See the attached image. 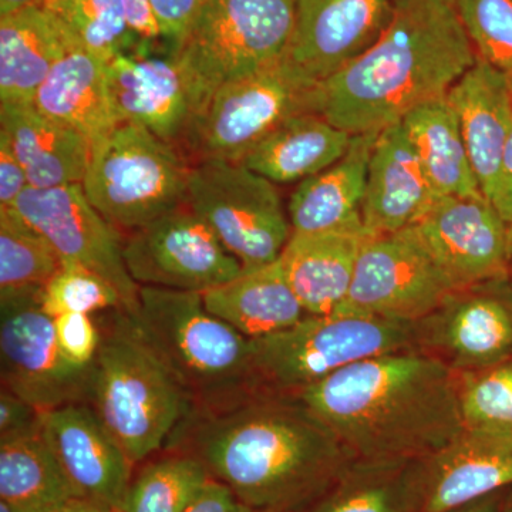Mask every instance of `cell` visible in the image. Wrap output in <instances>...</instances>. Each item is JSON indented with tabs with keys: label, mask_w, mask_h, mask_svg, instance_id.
Segmentation results:
<instances>
[{
	"label": "cell",
	"mask_w": 512,
	"mask_h": 512,
	"mask_svg": "<svg viewBox=\"0 0 512 512\" xmlns=\"http://www.w3.org/2000/svg\"><path fill=\"white\" fill-rule=\"evenodd\" d=\"M171 440L258 512L315 503L355 461L298 394L259 392L191 413Z\"/></svg>",
	"instance_id": "obj_1"
},
{
	"label": "cell",
	"mask_w": 512,
	"mask_h": 512,
	"mask_svg": "<svg viewBox=\"0 0 512 512\" xmlns=\"http://www.w3.org/2000/svg\"><path fill=\"white\" fill-rule=\"evenodd\" d=\"M296 394L355 460H420L466 426L456 373L417 350L353 363Z\"/></svg>",
	"instance_id": "obj_2"
},
{
	"label": "cell",
	"mask_w": 512,
	"mask_h": 512,
	"mask_svg": "<svg viewBox=\"0 0 512 512\" xmlns=\"http://www.w3.org/2000/svg\"><path fill=\"white\" fill-rule=\"evenodd\" d=\"M456 9L444 0H394L375 45L318 84L313 111L350 136L380 133L440 97L477 62Z\"/></svg>",
	"instance_id": "obj_3"
},
{
	"label": "cell",
	"mask_w": 512,
	"mask_h": 512,
	"mask_svg": "<svg viewBox=\"0 0 512 512\" xmlns=\"http://www.w3.org/2000/svg\"><path fill=\"white\" fill-rule=\"evenodd\" d=\"M100 332L89 404L137 464L170 443L190 399L130 313L117 309Z\"/></svg>",
	"instance_id": "obj_4"
},
{
	"label": "cell",
	"mask_w": 512,
	"mask_h": 512,
	"mask_svg": "<svg viewBox=\"0 0 512 512\" xmlns=\"http://www.w3.org/2000/svg\"><path fill=\"white\" fill-rule=\"evenodd\" d=\"M134 319L187 393L191 413L261 392L252 339L212 315L202 293L140 286Z\"/></svg>",
	"instance_id": "obj_5"
},
{
	"label": "cell",
	"mask_w": 512,
	"mask_h": 512,
	"mask_svg": "<svg viewBox=\"0 0 512 512\" xmlns=\"http://www.w3.org/2000/svg\"><path fill=\"white\" fill-rule=\"evenodd\" d=\"M261 392H302L353 363L416 350V325L362 313L308 315L291 328L252 339Z\"/></svg>",
	"instance_id": "obj_6"
},
{
	"label": "cell",
	"mask_w": 512,
	"mask_h": 512,
	"mask_svg": "<svg viewBox=\"0 0 512 512\" xmlns=\"http://www.w3.org/2000/svg\"><path fill=\"white\" fill-rule=\"evenodd\" d=\"M191 168L180 148L120 123L92 147L82 185L113 227L133 232L187 202Z\"/></svg>",
	"instance_id": "obj_7"
},
{
	"label": "cell",
	"mask_w": 512,
	"mask_h": 512,
	"mask_svg": "<svg viewBox=\"0 0 512 512\" xmlns=\"http://www.w3.org/2000/svg\"><path fill=\"white\" fill-rule=\"evenodd\" d=\"M293 23L295 0H207L171 53L205 107L225 83L279 62Z\"/></svg>",
	"instance_id": "obj_8"
},
{
	"label": "cell",
	"mask_w": 512,
	"mask_h": 512,
	"mask_svg": "<svg viewBox=\"0 0 512 512\" xmlns=\"http://www.w3.org/2000/svg\"><path fill=\"white\" fill-rule=\"evenodd\" d=\"M316 87L284 57L259 72L225 83L205 104L181 150L194 158V164L241 163L284 121L313 111Z\"/></svg>",
	"instance_id": "obj_9"
},
{
	"label": "cell",
	"mask_w": 512,
	"mask_h": 512,
	"mask_svg": "<svg viewBox=\"0 0 512 512\" xmlns=\"http://www.w3.org/2000/svg\"><path fill=\"white\" fill-rule=\"evenodd\" d=\"M187 204L244 271L278 261L292 235L274 183L241 163L192 164Z\"/></svg>",
	"instance_id": "obj_10"
},
{
	"label": "cell",
	"mask_w": 512,
	"mask_h": 512,
	"mask_svg": "<svg viewBox=\"0 0 512 512\" xmlns=\"http://www.w3.org/2000/svg\"><path fill=\"white\" fill-rule=\"evenodd\" d=\"M454 291L416 228H406L367 235L348 298L338 311L414 323Z\"/></svg>",
	"instance_id": "obj_11"
},
{
	"label": "cell",
	"mask_w": 512,
	"mask_h": 512,
	"mask_svg": "<svg viewBox=\"0 0 512 512\" xmlns=\"http://www.w3.org/2000/svg\"><path fill=\"white\" fill-rule=\"evenodd\" d=\"M40 296L0 301L2 387L39 412L89 403L92 366L73 365L57 345L55 322Z\"/></svg>",
	"instance_id": "obj_12"
},
{
	"label": "cell",
	"mask_w": 512,
	"mask_h": 512,
	"mask_svg": "<svg viewBox=\"0 0 512 512\" xmlns=\"http://www.w3.org/2000/svg\"><path fill=\"white\" fill-rule=\"evenodd\" d=\"M123 255L138 286L173 291L204 293L244 272L187 202L131 232Z\"/></svg>",
	"instance_id": "obj_13"
},
{
	"label": "cell",
	"mask_w": 512,
	"mask_h": 512,
	"mask_svg": "<svg viewBox=\"0 0 512 512\" xmlns=\"http://www.w3.org/2000/svg\"><path fill=\"white\" fill-rule=\"evenodd\" d=\"M12 210L49 242L62 265L103 276L119 291L124 311L136 315L140 286L128 272L119 229L93 207L82 184L28 187Z\"/></svg>",
	"instance_id": "obj_14"
},
{
	"label": "cell",
	"mask_w": 512,
	"mask_h": 512,
	"mask_svg": "<svg viewBox=\"0 0 512 512\" xmlns=\"http://www.w3.org/2000/svg\"><path fill=\"white\" fill-rule=\"evenodd\" d=\"M416 325V350L456 375L495 365L512 352V286L508 279L458 289Z\"/></svg>",
	"instance_id": "obj_15"
},
{
	"label": "cell",
	"mask_w": 512,
	"mask_h": 512,
	"mask_svg": "<svg viewBox=\"0 0 512 512\" xmlns=\"http://www.w3.org/2000/svg\"><path fill=\"white\" fill-rule=\"evenodd\" d=\"M414 228L456 291L507 278L512 227L484 195L439 197Z\"/></svg>",
	"instance_id": "obj_16"
},
{
	"label": "cell",
	"mask_w": 512,
	"mask_h": 512,
	"mask_svg": "<svg viewBox=\"0 0 512 512\" xmlns=\"http://www.w3.org/2000/svg\"><path fill=\"white\" fill-rule=\"evenodd\" d=\"M512 485V431L468 427L413 461V512H451Z\"/></svg>",
	"instance_id": "obj_17"
},
{
	"label": "cell",
	"mask_w": 512,
	"mask_h": 512,
	"mask_svg": "<svg viewBox=\"0 0 512 512\" xmlns=\"http://www.w3.org/2000/svg\"><path fill=\"white\" fill-rule=\"evenodd\" d=\"M394 0H295L284 59L319 84L370 49L392 22Z\"/></svg>",
	"instance_id": "obj_18"
},
{
	"label": "cell",
	"mask_w": 512,
	"mask_h": 512,
	"mask_svg": "<svg viewBox=\"0 0 512 512\" xmlns=\"http://www.w3.org/2000/svg\"><path fill=\"white\" fill-rule=\"evenodd\" d=\"M107 73L120 123L147 128L181 150L204 106L173 53H124L107 63Z\"/></svg>",
	"instance_id": "obj_19"
},
{
	"label": "cell",
	"mask_w": 512,
	"mask_h": 512,
	"mask_svg": "<svg viewBox=\"0 0 512 512\" xmlns=\"http://www.w3.org/2000/svg\"><path fill=\"white\" fill-rule=\"evenodd\" d=\"M42 433L77 500L119 511L133 463L93 407L74 403L42 413Z\"/></svg>",
	"instance_id": "obj_20"
},
{
	"label": "cell",
	"mask_w": 512,
	"mask_h": 512,
	"mask_svg": "<svg viewBox=\"0 0 512 512\" xmlns=\"http://www.w3.org/2000/svg\"><path fill=\"white\" fill-rule=\"evenodd\" d=\"M437 198L402 123L380 131L370 157L362 207L367 234L414 227Z\"/></svg>",
	"instance_id": "obj_21"
},
{
	"label": "cell",
	"mask_w": 512,
	"mask_h": 512,
	"mask_svg": "<svg viewBox=\"0 0 512 512\" xmlns=\"http://www.w3.org/2000/svg\"><path fill=\"white\" fill-rule=\"evenodd\" d=\"M481 192L493 200L512 127V79L477 59L448 90Z\"/></svg>",
	"instance_id": "obj_22"
},
{
	"label": "cell",
	"mask_w": 512,
	"mask_h": 512,
	"mask_svg": "<svg viewBox=\"0 0 512 512\" xmlns=\"http://www.w3.org/2000/svg\"><path fill=\"white\" fill-rule=\"evenodd\" d=\"M76 39L53 10L32 5L0 16V103L28 104Z\"/></svg>",
	"instance_id": "obj_23"
},
{
	"label": "cell",
	"mask_w": 512,
	"mask_h": 512,
	"mask_svg": "<svg viewBox=\"0 0 512 512\" xmlns=\"http://www.w3.org/2000/svg\"><path fill=\"white\" fill-rule=\"evenodd\" d=\"M367 235L365 229L292 232L279 262L309 315H329L346 301Z\"/></svg>",
	"instance_id": "obj_24"
},
{
	"label": "cell",
	"mask_w": 512,
	"mask_h": 512,
	"mask_svg": "<svg viewBox=\"0 0 512 512\" xmlns=\"http://www.w3.org/2000/svg\"><path fill=\"white\" fill-rule=\"evenodd\" d=\"M0 137L28 175L29 187L82 184L92 146L73 128L50 119L35 104L0 103Z\"/></svg>",
	"instance_id": "obj_25"
},
{
	"label": "cell",
	"mask_w": 512,
	"mask_h": 512,
	"mask_svg": "<svg viewBox=\"0 0 512 512\" xmlns=\"http://www.w3.org/2000/svg\"><path fill=\"white\" fill-rule=\"evenodd\" d=\"M377 136L379 133L353 136L345 156L299 183L288 205L292 232L365 229L362 207Z\"/></svg>",
	"instance_id": "obj_26"
},
{
	"label": "cell",
	"mask_w": 512,
	"mask_h": 512,
	"mask_svg": "<svg viewBox=\"0 0 512 512\" xmlns=\"http://www.w3.org/2000/svg\"><path fill=\"white\" fill-rule=\"evenodd\" d=\"M33 104L50 119L79 131L92 147L120 124L107 63L82 46L73 47L53 66Z\"/></svg>",
	"instance_id": "obj_27"
},
{
	"label": "cell",
	"mask_w": 512,
	"mask_h": 512,
	"mask_svg": "<svg viewBox=\"0 0 512 512\" xmlns=\"http://www.w3.org/2000/svg\"><path fill=\"white\" fill-rule=\"evenodd\" d=\"M202 299L212 315L249 339L282 332L309 315L289 285L279 259L208 289Z\"/></svg>",
	"instance_id": "obj_28"
},
{
	"label": "cell",
	"mask_w": 512,
	"mask_h": 512,
	"mask_svg": "<svg viewBox=\"0 0 512 512\" xmlns=\"http://www.w3.org/2000/svg\"><path fill=\"white\" fill-rule=\"evenodd\" d=\"M352 137L313 111L275 128L241 164L276 184L303 181L345 156Z\"/></svg>",
	"instance_id": "obj_29"
},
{
	"label": "cell",
	"mask_w": 512,
	"mask_h": 512,
	"mask_svg": "<svg viewBox=\"0 0 512 512\" xmlns=\"http://www.w3.org/2000/svg\"><path fill=\"white\" fill-rule=\"evenodd\" d=\"M402 126L437 197L483 195L456 111L446 96L410 111Z\"/></svg>",
	"instance_id": "obj_30"
},
{
	"label": "cell",
	"mask_w": 512,
	"mask_h": 512,
	"mask_svg": "<svg viewBox=\"0 0 512 512\" xmlns=\"http://www.w3.org/2000/svg\"><path fill=\"white\" fill-rule=\"evenodd\" d=\"M72 485L43 436L0 440V501L13 512H57L76 501Z\"/></svg>",
	"instance_id": "obj_31"
},
{
	"label": "cell",
	"mask_w": 512,
	"mask_h": 512,
	"mask_svg": "<svg viewBox=\"0 0 512 512\" xmlns=\"http://www.w3.org/2000/svg\"><path fill=\"white\" fill-rule=\"evenodd\" d=\"M412 464L355 460L311 512H413Z\"/></svg>",
	"instance_id": "obj_32"
},
{
	"label": "cell",
	"mask_w": 512,
	"mask_h": 512,
	"mask_svg": "<svg viewBox=\"0 0 512 512\" xmlns=\"http://www.w3.org/2000/svg\"><path fill=\"white\" fill-rule=\"evenodd\" d=\"M60 268L49 242L18 212L0 211V301L42 295Z\"/></svg>",
	"instance_id": "obj_33"
},
{
	"label": "cell",
	"mask_w": 512,
	"mask_h": 512,
	"mask_svg": "<svg viewBox=\"0 0 512 512\" xmlns=\"http://www.w3.org/2000/svg\"><path fill=\"white\" fill-rule=\"evenodd\" d=\"M211 478L191 454L161 458L131 480L119 512H185Z\"/></svg>",
	"instance_id": "obj_34"
},
{
	"label": "cell",
	"mask_w": 512,
	"mask_h": 512,
	"mask_svg": "<svg viewBox=\"0 0 512 512\" xmlns=\"http://www.w3.org/2000/svg\"><path fill=\"white\" fill-rule=\"evenodd\" d=\"M46 8L59 16L79 46L103 62L130 53L138 39L121 0H55Z\"/></svg>",
	"instance_id": "obj_35"
},
{
	"label": "cell",
	"mask_w": 512,
	"mask_h": 512,
	"mask_svg": "<svg viewBox=\"0 0 512 512\" xmlns=\"http://www.w3.org/2000/svg\"><path fill=\"white\" fill-rule=\"evenodd\" d=\"M457 382L466 426L512 431V352L495 365L457 375Z\"/></svg>",
	"instance_id": "obj_36"
},
{
	"label": "cell",
	"mask_w": 512,
	"mask_h": 512,
	"mask_svg": "<svg viewBox=\"0 0 512 512\" xmlns=\"http://www.w3.org/2000/svg\"><path fill=\"white\" fill-rule=\"evenodd\" d=\"M454 9L478 59L512 79V0H457Z\"/></svg>",
	"instance_id": "obj_37"
},
{
	"label": "cell",
	"mask_w": 512,
	"mask_h": 512,
	"mask_svg": "<svg viewBox=\"0 0 512 512\" xmlns=\"http://www.w3.org/2000/svg\"><path fill=\"white\" fill-rule=\"evenodd\" d=\"M39 302L52 318L67 313L93 315L110 309L124 311L120 293L109 281L77 265H62L43 289Z\"/></svg>",
	"instance_id": "obj_38"
},
{
	"label": "cell",
	"mask_w": 512,
	"mask_h": 512,
	"mask_svg": "<svg viewBox=\"0 0 512 512\" xmlns=\"http://www.w3.org/2000/svg\"><path fill=\"white\" fill-rule=\"evenodd\" d=\"M53 322L57 345L64 357L76 366H92L101 342V332L92 315L67 313L53 318Z\"/></svg>",
	"instance_id": "obj_39"
},
{
	"label": "cell",
	"mask_w": 512,
	"mask_h": 512,
	"mask_svg": "<svg viewBox=\"0 0 512 512\" xmlns=\"http://www.w3.org/2000/svg\"><path fill=\"white\" fill-rule=\"evenodd\" d=\"M207 0H151L161 37L173 45V52L183 42Z\"/></svg>",
	"instance_id": "obj_40"
},
{
	"label": "cell",
	"mask_w": 512,
	"mask_h": 512,
	"mask_svg": "<svg viewBox=\"0 0 512 512\" xmlns=\"http://www.w3.org/2000/svg\"><path fill=\"white\" fill-rule=\"evenodd\" d=\"M40 427H42V412L2 387L0 390V440L26 436L40 430Z\"/></svg>",
	"instance_id": "obj_41"
},
{
	"label": "cell",
	"mask_w": 512,
	"mask_h": 512,
	"mask_svg": "<svg viewBox=\"0 0 512 512\" xmlns=\"http://www.w3.org/2000/svg\"><path fill=\"white\" fill-rule=\"evenodd\" d=\"M29 187L28 175L8 140L0 137V211L12 210Z\"/></svg>",
	"instance_id": "obj_42"
},
{
	"label": "cell",
	"mask_w": 512,
	"mask_h": 512,
	"mask_svg": "<svg viewBox=\"0 0 512 512\" xmlns=\"http://www.w3.org/2000/svg\"><path fill=\"white\" fill-rule=\"evenodd\" d=\"M185 512H258L221 481L211 478Z\"/></svg>",
	"instance_id": "obj_43"
},
{
	"label": "cell",
	"mask_w": 512,
	"mask_h": 512,
	"mask_svg": "<svg viewBox=\"0 0 512 512\" xmlns=\"http://www.w3.org/2000/svg\"><path fill=\"white\" fill-rule=\"evenodd\" d=\"M131 32L144 42H156L161 37L151 0H121Z\"/></svg>",
	"instance_id": "obj_44"
},
{
	"label": "cell",
	"mask_w": 512,
	"mask_h": 512,
	"mask_svg": "<svg viewBox=\"0 0 512 512\" xmlns=\"http://www.w3.org/2000/svg\"><path fill=\"white\" fill-rule=\"evenodd\" d=\"M493 205L501 217L512 227V127L505 143L503 158H501L500 175L493 197Z\"/></svg>",
	"instance_id": "obj_45"
},
{
	"label": "cell",
	"mask_w": 512,
	"mask_h": 512,
	"mask_svg": "<svg viewBox=\"0 0 512 512\" xmlns=\"http://www.w3.org/2000/svg\"><path fill=\"white\" fill-rule=\"evenodd\" d=\"M451 512H501L500 495L498 493L488 495Z\"/></svg>",
	"instance_id": "obj_46"
},
{
	"label": "cell",
	"mask_w": 512,
	"mask_h": 512,
	"mask_svg": "<svg viewBox=\"0 0 512 512\" xmlns=\"http://www.w3.org/2000/svg\"><path fill=\"white\" fill-rule=\"evenodd\" d=\"M57 512H119L113 508L101 507V505L86 503V501L76 500L67 504L62 510Z\"/></svg>",
	"instance_id": "obj_47"
},
{
	"label": "cell",
	"mask_w": 512,
	"mask_h": 512,
	"mask_svg": "<svg viewBox=\"0 0 512 512\" xmlns=\"http://www.w3.org/2000/svg\"><path fill=\"white\" fill-rule=\"evenodd\" d=\"M32 5H43V0H0V16L9 15Z\"/></svg>",
	"instance_id": "obj_48"
},
{
	"label": "cell",
	"mask_w": 512,
	"mask_h": 512,
	"mask_svg": "<svg viewBox=\"0 0 512 512\" xmlns=\"http://www.w3.org/2000/svg\"><path fill=\"white\" fill-rule=\"evenodd\" d=\"M507 279H508V282H510V285L512 286V249H511L510 265H508Z\"/></svg>",
	"instance_id": "obj_49"
},
{
	"label": "cell",
	"mask_w": 512,
	"mask_h": 512,
	"mask_svg": "<svg viewBox=\"0 0 512 512\" xmlns=\"http://www.w3.org/2000/svg\"><path fill=\"white\" fill-rule=\"evenodd\" d=\"M0 512H13V511L10 510L8 505H6L5 503H2V501H0Z\"/></svg>",
	"instance_id": "obj_50"
},
{
	"label": "cell",
	"mask_w": 512,
	"mask_h": 512,
	"mask_svg": "<svg viewBox=\"0 0 512 512\" xmlns=\"http://www.w3.org/2000/svg\"><path fill=\"white\" fill-rule=\"evenodd\" d=\"M444 2H447L448 5H451L454 8V6H456L457 0H444Z\"/></svg>",
	"instance_id": "obj_51"
},
{
	"label": "cell",
	"mask_w": 512,
	"mask_h": 512,
	"mask_svg": "<svg viewBox=\"0 0 512 512\" xmlns=\"http://www.w3.org/2000/svg\"><path fill=\"white\" fill-rule=\"evenodd\" d=\"M53 0H43V6H47V5H50V3H52Z\"/></svg>",
	"instance_id": "obj_52"
},
{
	"label": "cell",
	"mask_w": 512,
	"mask_h": 512,
	"mask_svg": "<svg viewBox=\"0 0 512 512\" xmlns=\"http://www.w3.org/2000/svg\"><path fill=\"white\" fill-rule=\"evenodd\" d=\"M505 512H512V503L510 504V507L507 508V511Z\"/></svg>",
	"instance_id": "obj_53"
},
{
	"label": "cell",
	"mask_w": 512,
	"mask_h": 512,
	"mask_svg": "<svg viewBox=\"0 0 512 512\" xmlns=\"http://www.w3.org/2000/svg\"><path fill=\"white\" fill-rule=\"evenodd\" d=\"M53 2H55V0H53ZM53 2H52V3H53ZM47 6H49V5H47Z\"/></svg>",
	"instance_id": "obj_54"
}]
</instances>
